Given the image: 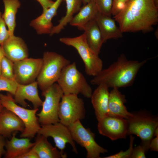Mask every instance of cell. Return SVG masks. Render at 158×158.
Wrapping results in <instances>:
<instances>
[{
  "label": "cell",
  "instance_id": "6da1fadb",
  "mask_svg": "<svg viewBox=\"0 0 158 158\" xmlns=\"http://www.w3.org/2000/svg\"><path fill=\"white\" fill-rule=\"evenodd\" d=\"M114 18L123 33L147 32L158 22V8L153 0H129Z\"/></svg>",
  "mask_w": 158,
  "mask_h": 158
},
{
  "label": "cell",
  "instance_id": "7a4b0ae2",
  "mask_svg": "<svg viewBox=\"0 0 158 158\" xmlns=\"http://www.w3.org/2000/svg\"><path fill=\"white\" fill-rule=\"evenodd\" d=\"M147 60H128L122 54L115 61L93 77L91 83L97 85L103 84L112 88L129 87L133 84L139 70Z\"/></svg>",
  "mask_w": 158,
  "mask_h": 158
},
{
  "label": "cell",
  "instance_id": "3957f363",
  "mask_svg": "<svg viewBox=\"0 0 158 158\" xmlns=\"http://www.w3.org/2000/svg\"><path fill=\"white\" fill-rule=\"evenodd\" d=\"M132 113L127 119V135H134L139 137L141 140L140 144L148 151L154 131L158 127V117L143 110Z\"/></svg>",
  "mask_w": 158,
  "mask_h": 158
},
{
  "label": "cell",
  "instance_id": "277c9868",
  "mask_svg": "<svg viewBox=\"0 0 158 158\" xmlns=\"http://www.w3.org/2000/svg\"><path fill=\"white\" fill-rule=\"evenodd\" d=\"M57 82L64 95L81 94L90 98L92 92L91 87L78 69L75 62L63 69Z\"/></svg>",
  "mask_w": 158,
  "mask_h": 158
},
{
  "label": "cell",
  "instance_id": "5b68a950",
  "mask_svg": "<svg viewBox=\"0 0 158 158\" xmlns=\"http://www.w3.org/2000/svg\"><path fill=\"white\" fill-rule=\"evenodd\" d=\"M36 81L42 91L57 82L63 69L71 63L69 60L55 52L45 51Z\"/></svg>",
  "mask_w": 158,
  "mask_h": 158
},
{
  "label": "cell",
  "instance_id": "8992f818",
  "mask_svg": "<svg viewBox=\"0 0 158 158\" xmlns=\"http://www.w3.org/2000/svg\"><path fill=\"white\" fill-rule=\"evenodd\" d=\"M0 100L4 108L14 113L24 123V130L20 137L33 138L41 127L36 116L38 109H28L18 105L9 93L6 95L0 93Z\"/></svg>",
  "mask_w": 158,
  "mask_h": 158
},
{
  "label": "cell",
  "instance_id": "52a82bcc",
  "mask_svg": "<svg viewBox=\"0 0 158 158\" xmlns=\"http://www.w3.org/2000/svg\"><path fill=\"white\" fill-rule=\"evenodd\" d=\"M59 41L76 50L84 63L87 75L94 77L102 69V61L88 45L84 33L73 37H61Z\"/></svg>",
  "mask_w": 158,
  "mask_h": 158
},
{
  "label": "cell",
  "instance_id": "ba28073f",
  "mask_svg": "<svg viewBox=\"0 0 158 158\" xmlns=\"http://www.w3.org/2000/svg\"><path fill=\"white\" fill-rule=\"evenodd\" d=\"M44 97L42 109L37 114L41 126L59 122L58 112L60 102L63 95L61 89L57 83H55L42 91Z\"/></svg>",
  "mask_w": 158,
  "mask_h": 158
},
{
  "label": "cell",
  "instance_id": "9c48e42d",
  "mask_svg": "<svg viewBox=\"0 0 158 158\" xmlns=\"http://www.w3.org/2000/svg\"><path fill=\"white\" fill-rule=\"evenodd\" d=\"M75 141L84 148L87 151V158H99L101 154L107 150L99 145L95 140V134L90 129L85 128L78 121L67 126Z\"/></svg>",
  "mask_w": 158,
  "mask_h": 158
},
{
  "label": "cell",
  "instance_id": "30bf717a",
  "mask_svg": "<svg viewBox=\"0 0 158 158\" xmlns=\"http://www.w3.org/2000/svg\"><path fill=\"white\" fill-rule=\"evenodd\" d=\"M85 110L83 99L77 95H64L59 109V122L68 126L85 117Z\"/></svg>",
  "mask_w": 158,
  "mask_h": 158
},
{
  "label": "cell",
  "instance_id": "8fae6325",
  "mask_svg": "<svg viewBox=\"0 0 158 158\" xmlns=\"http://www.w3.org/2000/svg\"><path fill=\"white\" fill-rule=\"evenodd\" d=\"M37 134L47 138H52L56 147L61 151H64L66 144L68 143L71 146L73 152L78 153L75 142L68 127L60 122L41 126Z\"/></svg>",
  "mask_w": 158,
  "mask_h": 158
},
{
  "label": "cell",
  "instance_id": "7c38bea8",
  "mask_svg": "<svg viewBox=\"0 0 158 158\" xmlns=\"http://www.w3.org/2000/svg\"><path fill=\"white\" fill-rule=\"evenodd\" d=\"M42 63V58L28 57L14 62V79L18 84L31 83L37 78Z\"/></svg>",
  "mask_w": 158,
  "mask_h": 158
},
{
  "label": "cell",
  "instance_id": "4fadbf2b",
  "mask_svg": "<svg viewBox=\"0 0 158 158\" xmlns=\"http://www.w3.org/2000/svg\"><path fill=\"white\" fill-rule=\"evenodd\" d=\"M99 133L112 140L126 138L127 131L126 119L108 116L98 121Z\"/></svg>",
  "mask_w": 158,
  "mask_h": 158
},
{
  "label": "cell",
  "instance_id": "5bb4252c",
  "mask_svg": "<svg viewBox=\"0 0 158 158\" xmlns=\"http://www.w3.org/2000/svg\"><path fill=\"white\" fill-rule=\"evenodd\" d=\"M38 87L36 81L26 85L18 84L14 95L15 102L26 108L28 106L25 101L27 100L32 103L34 109H38L42 106L43 101L39 95Z\"/></svg>",
  "mask_w": 158,
  "mask_h": 158
},
{
  "label": "cell",
  "instance_id": "9a60e30c",
  "mask_svg": "<svg viewBox=\"0 0 158 158\" xmlns=\"http://www.w3.org/2000/svg\"><path fill=\"white\" fill-rule=\"evenodd\" d=\"M5 56L13 62L18 61L28 57L27 45L21 37L10 36L1 45Z\"/></svg>",
  "mask_w": 158,
  "mask_h": 158
},
{
  "label": "cell",
  "instance_id": "2e32d148",
  "mask_svg": "<svg viewBox=\"0 0 158 158\" xmlns=\"http://www.w3.org/2000/svg\"><path fill=\"white\" fill-rule=\"evenodd\" d=\"M25 125L14 113L4 108L0 112V135L10 138L14 133H22Z\"/></svg>",
  "mask_w": 158,
  "mask_h": 158
},
{
  "label": "cell",
  "instance_id": "e0dca14e",
  "mask_svg": "<svg viewBox=\"0 0 158 158\" xmlns=\"http://www.w3.org/2000/svg\"><path fill=\"white\" fill-rule=\"evenodd\" d=\"M63 0H56L53 4L39 16L32 20L30 25L38 34H50L53 27L52 20L57 14V11Z\"/></svg>",
  "mask_w": 158,
  "mask_h": 158
},
{
  "label": "cell",
  "instance_id": "ac0fdd59",
  "mask_svg": "<svg viewBox=\"0 0 158 158\" xmlns=\"http://www.w3.org/2000/svg\"><path fill=\"white\" fill-rule=\"evenodd\" d=\"M92 92L90 98L96 118L98 121L108 116L109 92L106 85L100 84Z\"/></svg>",
  "mask_w": 158,
  "mask_h": 158
},
{
  "label": "cell",
  "instance_id": "d6986e66",
  "mask_svg": "<svg viewBox=\"0 0 158 158\" xmlns=\"http://www.w3.org/2000/svg\"><path fill=\"white\" fill-rule=\"evenodd\" d=\"M126 102L125 96L114 88L109 92L108 103V116L128 119L132 115L128 112L124 104Z\"/></svg>",
  "mask_w": 158,
  "mask_h": 158
},
{
  "label": "cell",
  "instance_id": "ffe728a7",
  "mask_svg": "<svg viewBox=\"0 0 158 158\" xmlns=\"http://www.w3.org/2000/svg\"><path fill=\"white\" fill-rule=\"evenodd\" d=\"M16 133H14L9 140L6 141L4 154L5 158H19L35 144V142H31L29 138H17Z\"/></svg>",
  "mask_w": 158,
  "mask_h": 158
},
{
  "label": "cell",
  "instance_id": "44dd1931",
  "mask_svg": "<svg viewBox=\"0 0 158 158\" xmlns=\"http://www.w3.org/2000/svg\"><path fill=\"white\" fill-rule=\"evenodd\" d=\"M105 42L108 40L121 38L123 32L111 16L98 12L95 18Z\"/></svg>",
  "mask_w": 158,
  "mask_h": 158
},
{
  "label": "cell",
  "instance_id": "7402d4cb",
  "mask_svg": "<svg viewBox=\"0 0 158 158\" xmlns=\"http://www.w3.org/2000/svg\"><path fill=\"white\" fill-rule=\"evenodd\" d=\"M47 138L37 134L33 148L39 158H66V154L64 151L59 150L48 140Z\"/></svg>",
  "mask_w": 158,
  "mask_h": 158
},
{
  "label": "cell",
  "instance_id": "603a6c76",
  "mask_svg": "<svg viewBox=\"0 0 158 158\" xmlns=\"http://www.w3.org/2000/svg\"><path fill=\"white\" fill-rule=\"evenodd\" d=\"M98 12L95 0H92L81 7L69 23L71 25L76 27L79 30H83L88 23L95 18Z\"/></svg>",
  "mask_w": 158,
  "mask_h": 158
},
{
  "label": "cell",
  "instance_id": "cb8c5ba5",
  "mask_svg": "<svg viewBox=\"0 0 158 158\" xmlns=\"http://www.w3.org/2000/svg\"><path fill=\"white\" fill-rule=\"evenodd\" d=\"M83 30L88 45L96 54H99L102 44L105 42L95 19L88 23L84 27Z\"/></svg>",
  "mask_w": 158,
  "mask_h": 158
},
{
  "label": "cell",
  "instance_id": "d4e9b609",
  "mask_svg": "<svg viewBox=\"0 0 158 158\" xmlns=\"http://www.w3.org/2000/svg\"><path fill=\"white\" fill-rule=\"evenodd\" d=\"M4 11L2 16L9 31L10 35H14L16 26V16L21 4L19 0H3Z\"/></svg>",
  "mask_w": 158,
  "mask_h": 158
},
{
  "label": "cell",
  "instance_id": "484cf974",
  "mask_svg": "<svg viewBox=\"0 0 158 158\" xmlns=\"http://www.w3.org/2000/svg\"><path fill=\"white\" fill-rule=\"evenodd\" d=\"M66 4V12L65 15L59 21V24L53 26L51 31L50 36L59 33L63 29L68 23H69L73 16L81 8L82 0H64Z\"/></svg>",
  "mask_w": 158,
  "mask_h": 158
},
{
  "label": "cell",
  "instance_id": "4316f807",
  "mask_svg": "<svg viewBox=\"0 0 158 158\" xmlns=\"http://www.w3.org/2000/svg\"><path fill=\"white\" fill-rule=\"evenodd\" d=\"M13 65L14 62L4 56L1 63L0 76L15 80Z\"/></svg>",
  "mask_w": 158,
  "mask_h": 158
},
{
  "label": "cell",
  "instance_id": "83f0119b",
  "mask_svg": "<svg viewBox=\"0 0 158 158\" xmlns=\"http://www.w3.org/2000/svg\"><path fill=\"white\" fill-rule=\"evenodd\" d=\"M18 83L14 79L0 76V91H5L14 96Z\"/></svg>",
  "mask_w": 158,
  "mask_h": 158
},
{
  "label": "cell",
  "instance_id": "f1b7e54d",
  "mask_svg": "<svg viewBox=\"0 0 158 158\" xmlns=\"http://www.w3.org/2000/svg\"><path fill=\"white\" fill-rule=\"evenodd\" d=\"M99 12L111 16L113 0H95Z\"/></svg>",
  "mask_w": 158,
  "mask_h": 158
},
{
  "label": "cell",
  "instance_id": "f546056e",
  "mask_svg": "<svg viewBox=\"0 0 158 158\" xmlns=\"http://www.w3.org/2000/svg\"><path fill=\"white\" fill-rule=\"evenodd\" d=\"M135 137L130 135V142L128 148L126 151L121 150L119 152L111 155L104 157V158H130L133 149V144Z\"/></svg>",
  "mask_w": 158,
  "mask_h": 158
},
{
  "label": "cell",
  "instance_id": "4dcf8cb0",
  "mask_svg": "<svg viewBox=\"0 0 158 158\" xmlns=\"http://www.w3.org/2000/svg\"><path fill=\"white\" fill-rule=\"evenodd\" d=\"M0 11V44L1 45L10 36L7 26Z\"/></svg>",
  "mask_w": 158,
  "mask_h": 158
},
{
  "label": "cell",
  "instance_id": "1f68e13d",
  "mask_svg": "<svg viewBox=\"0 0 158 158\" xmlns=\"http://www.w3.org/2000/svg\"><path fill=\"white\" fill-rule=\"evenodd\" d=\"M147 152L146 148L140 144L133 148L130 158H146L145 153Z\"/></svg>",
  "mask_w": 158,
  "mask_h": 158
},
{
  "label": "cell",
  "instance_id": "d6a6232c",
  "mask_svg": "<svg viewBox=\"0 0 158 158\" xmlns=\"http://www.w3.org/2000/svg\"><path fill=\"white\" fill-rule=\"evenodd\" d=\"M129 0H113L112 15L114 16L117 14L124 7Z\"/></svg>",
  "mask_w": 158,
  "mask_h": 158
},
{
  "label": "cell",
  "instance_id": "836d02e7",
  "mask_svg": "<svg viewBox=\"0 0 158 158\" xmlns=\"http://www.w3.org/2000/svg\"><path fill=\"white\" fill-rule=\"evenodd\" d=\"M19 158H39L32 147L30 150L21 155Z\"/></svg>",
  "mask_w": 158,
  "mask_h": 158
},
{
  "label": "cell",
  "instance_id": "e575fe53",
  "mask_svg": "<svg viewBox=\"0 0 158 158\" xmlns=\"http://www.w3.org/2000/svg\"><path fill=\"white\" fill-rule=\"evenodd\" d=\"M42 6L43 11L50 7L54 3V1L52 0H36Z\"/></svg>",
  "mask_w": 158,
  "mask_h": 158
},
{
  "label": "cell",
  "instance_id": "d590c367",
  "mask_svg": "<svg viewBox=\"0 0 158 158\" xmlns=\"http://www.w3.org/2000/svg\"><path fill=\"white\" fill-rule=\"evenodd\" d=\"M153 138L150 142L149 149L151 150L157 152L158 151V135Z\"/></svg>",
  "mask_w": 158,
  "mask_h": 158
},
{
  "label": "cell",
  "instance_id": "8d00e7d4",
  "mask_svg": "<svg viewBox=\"0 0 158 158\" xmlns=\"http://www.w3.org/2000/svg\"><path fill=\"white\" fill-rule=\"evenodd\" d=\"M5 139V138L0 135V158L5 153V148L6 142Z\"/></svg>",
  "mask_w": 158,
  "mask_h": 158
},
{
  "label": "cell",
  "instance_id": "74e56055",
  "mask_svg": "<svg viewBox=\"0 0 158 158\" xmlns=\"http://www.w3.org/2000/svg\"><path fill=\"white\" fill-rule=\"evenodd\" d=\"M5 56L1 45L0 44V75H1V64L3 57Z\"/></svg>",
  "mask_w": 158,
  "mask_h": 158
},
{
  "label": "cell",
  "instance_id": "f35d334b",
  "mask_svg": "<svg viewBox=\"0 0 158 158\" xmlns=\"http://www.w3.org/2000/svg\"><path fill=\"white\" fill-rule=\"evenodd\" d=\"M83 5H85L90 2L92 0H82Z\"/></svg>",
  "mask_w": 158,
  "mask_h": 158
},
{
  "label": "cell",
  "instance_id": "ab89813d",
  "mask_svg": "<svg viewBox=\"0 0 158 158\" xmlns=\"http://www.w3.org/2000/svg\"><path fill=\"white\" fill-rule=\"evenodd\" d=\"M153 1L154 5L158 8V0H153Z\"/></svg>",
  "mask_w": 158,
  "mask_h": 158
},
{
  "label": "cell",
  "instance_id": "60d3db41",
  "mask_svg": "<svg viewBox=\"0 0 158 158\" xmlns=\"http://www.w3.org/2000/svg\"><path fill=\"white\" fill-rule=\"evenodd\" d=\"M4 108V107L2 105L0 100V112Z\"/></svg>",
  "mask_w": 158,
  "mask_h": 158
},
{
  "label": "cell",
  "instance_id": "b9f144b4",
  "mask_svg": "<svg viewBox=\"0 0 158 158\" xmlns=\"http://www.w3.org/2000/svg\"></svg>",
  "mask_w": 158,
  "mask_h": 158
}]
</instances>
